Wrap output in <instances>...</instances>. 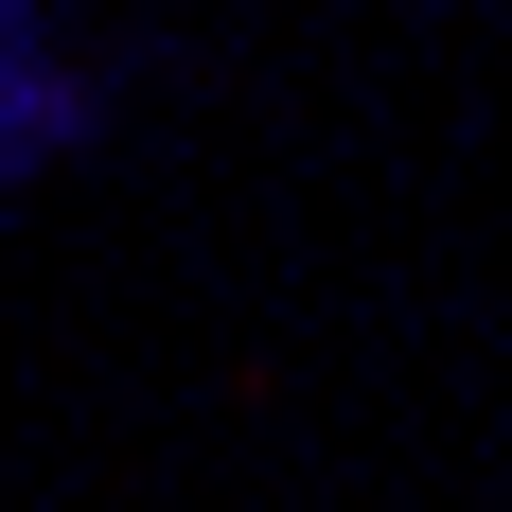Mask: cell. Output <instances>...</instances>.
<instances>
[{
	"label": "cell",
	"instance_id": "obj_1",
	"mask_svg": "<svg viewBox=\"0 0 512 512\" xmlns=\"http://www.w3.org/2000/svg\"><path fill=\"white\" fill-rule=\"evenodd\" d=\"M106 142V71L71 53V0H0V195Z\"/></svg>",
	"mask_w": 512,
	"mask_h": 512
}]
</instances>
